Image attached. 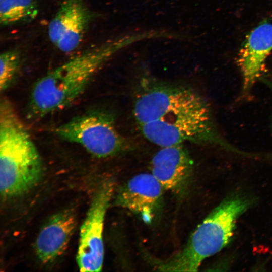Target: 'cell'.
<instances>
[{
    "instance_id": "7",
    "label": "cell",
    "mask_w": 272,
    "mask_h": 272,
    "mask_svg": "<svg viewBox=\"0 0 272 272\" xmlns=\"http://www.w3.org/2000/svg\"><path fill=\"white\" fill-rule=\"evenodd\" d=\"M113 192L112 181H105L101 185L82 225L77 255V264L81 271L101 270L104 259V222Z\"/></svg>"
},
{
    "instance_id": "8",
    "label": "cell",
    "mask_w": 272,
    "mask_h": 272,
    "mask_svg": "<svg viewBox=\"0 0 272 272\" xmlns=\"http://www.w3.org/2000/svg\"><path fill=\"white\" fill-rule=\"evenodd\" d=\"M272 51V16L261 21L246 35L238 53L243 78V94L247 95L262 75Z\"/></svg>"
},
{
    "instance_id": "14",
    "label": "cell",
    "mask_w": 272,
    "mask_h": 272,
    "mask_svg": "<svg viewBox=\"0 0 272 272\" xmlns=\"http://www.w3.org/2000/svg\"><path fill=\"white\" fill-rule=\"evenodd\" d=\"M20 55L16 50H9L0 56V89L6 90L12 84L19 67Z\"/></svg>"
},
{
    "instance_id": "16",
    "label": "cell",
    "mask_w": 272,
    "mask_h": 272,
    "mask_svg": "<svg viewBox=\"0 0 272 272\" xmlns=\"http://www.w3.org/2000/svg\"><path fill=\"white\" fill-rule=\"evenodd\" d=\"M2 0H0V2L2 1Z\"/></svg>"
},
{
    "instance_id": "12",
    "label": "cell",
    "mask_w": 272,
    "mask_h": 272,
    "mask_svg": "<svg viewBox=\"0 0 272 272\" xmlns=\"http://www.w3.org/2000/svg\"><path fill=\"white\" fill-rule=\"evenodd\" d=\"M75 212L70 209L53 215L42 228L36 239V255L43 263L53 261L66 248L76 226Z\"/></svg>"
},
{
    "instance_id": "6",
    "label": "cell",
    "mask_w": 272,
    "mask_h": 272,
    "mask_svg": "<svg viewBox=\"0 0 272 272\" xmlns=\"http://www.w3.org/2000/svg\"><path fill=\"white\" fill-rule=\"evenodd\" d=\"M56 132L62 139L81 145L98 158L113 156L129 148L117 130L113 118L104 112L76 117L59 126Z\"/></svg>"
},
{
    "instance_id": "9",
    "label": "cell",
    "mask_w": 272,
    "mask_h": 272,
    "mask_svg": "<svg viewBox=\"0 0 272 272\" xmlns=\"http://www.w3.org/2000/svg\"><path fill=\"white\" fill-rule=\"evenodd\" d=\"M91 18L82 0H64L48 25L50 41L62 52L74 51L82 42Z\"/></svg>"
},
{
    "instance_id": "11",
    "label": "cell",
    "mask_w": 272,
    "mask_h": 272,
    "mask_svg": "<svg viewBox=\"0 0 272 272\" xmlns=\"http://www.w3.org/2000/svg\"><path fill=\"white\" fill-rule=\"evenodd\" d=\"M163 189L152 173L139 174L120 188L115 203L149 222L159 207Z\"/></svg>"
},
{
    "instance_id": "4",
    "label": "cell",
    "mask_w": 272,
    "mask_h": 272,
    "mask_svg": "<svg viewBox=\"0 0 272 272\" xmlns=\"http://www.w3.org/2000/svg\"><path fill=\"white\" fill-rule=\"evenodd\" d=\"M143 136L161 147L190 142L221 147L233 153L251 156L236 148L219 132L210 108L188 111L138 125Z\"/></svg>"
},
{
    "instance_id": "2",
    "label": "cell",
    "mask_w": 272,
    "mask_h": 272,
    "mask_svg": "<svg viewBox=\"0 0 272 272\" xmlns=\"http://www.w3.org/2000/svg\"><path fill=\"white\" fill-rule=\"evenodd\" d=\"M43 166L39 152L11 103L0 105V191L4 197L28 191L40 181Z\"/></svg>"
},
{
    "instance_id": "3",
    "label": "cell",
    "mask_w": 272,
    "mask_h": 272,
    "mask_svg": "<svg viewBox=\"0 0 272 272\" xmlns=\"http://www.w3.org/2000/svg\"><path fill=\"white\" fill-rule=\"evenodd\" d=\"M252 204L245 195H232L215 208L197 226L185 247L160 264L163 271H196L202 261L231 241L238 218Z\"/></svg>"
},
{
    "instance_id": "1",
    "label": "cell",
    "mask_w": 272,
    "mask_h": 272,
    "mask_svg": "<svg viewBox=\"0 0 272 272\" xmlns=\"http://www.w3.org/2000/svg\"><path fill=\"white\" fill-rule=\"evenodd\" d=\"M131 43V37L127 36L105 43L69 60L40 78L31 93L28 116L40 117L71 104L104 63Z\"/></svg>"
},
{
    "instance_id": "13",
    "label": "cell",
    "mask_w": 272,
    "mask_h": 272,
    "mask_svg": "<svg viewBox=\"0 0 272 272\" xmlns=\"http://www.w3.org/2000/svg\"><path fill=\"white\" fill-rule=\"evenodd\" d=\"M36 0H2L0 2V23L6 26L30 21L38 14Z\"/></svg>"
},
{
    "instance_id": "10",
    "label": "cell",
    "mask_w": 272,
    "mask_h": 272,
    "mask_svg": "<svg viewBox=\"0 0 272 272\" xmlns=\"http://www.w3.org/2000/svg\"><path fill=\"white\" fill-rule=\"evenodd\" d=\"M151 169L164 189L180 194L189 183L193 161L183 145L161 147L151 160Z\"/></svg>"
},
{
    "instance_id": "15",
    "label": "cell",
    "mask_w": 272,
    "mask_h": 272,
    "mask_svg": "<svg viewBox=\"0 0 272 272\" xmlns=\"http://www.w3.org/2000/svg\"><path fill=\"white\" fill-rule=\"evenodd\" d=\"M265 83H266V84H267L268 86L269 87V88H270L271 90L272 91V82L271 81H266V80H265L264 81Z\"/></svg>"
},
{
    "instance_id": "5",
    "label": "cell",
    "mask_w": 272,
    "mask_h": 272,
    "mask_svg": "<svg viewBox=\"0 0 272 272\" xmlns=\"http://www.w3.org/2000/svg\"><path fill=\"white\" fill-rule=\"evenodd\" d=\"M143 87L133 105V116L138 125L209 106L202 96L188 87L162 83Z\"/></svg>"
}]
</instances>
